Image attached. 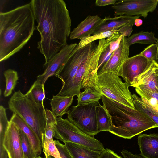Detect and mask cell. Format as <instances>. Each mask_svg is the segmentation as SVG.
I'll return each mask as SVG.
<instances>
[{
    "label": "cell",
    "instance_id": "cell-6",
    "mask_svg": "<svg viewBox=\"0 0 158 158\" xmlns=\"http://www.w3.org/2000/svg\"><path fill=\"white\" fill-rule=\"evenodd\" d=\"M129 86L128 84L123 82L118 75L109 72L98 75L94 88L108 98L135 108Z\"/></svg>",
    "mask_w": 158,
    "mask_h": 158
},
{
    "label": "cell",
    "instance_id": "cell-24",
    "mask_svg": "<svg viewBox=\"0 0 158 158\" xmlns=\"http://www.w3.org/2000/svg\"><path fill=\"white\" fill-rule=\"evenodd\" d=\"M102 94L94 87L88 88L81 92L77 96L78 105H83L91 103H99L102 98Z\"/></svg>",
    "mask_w": 158,
    "mask_h": 158
},
{
    "label": "cell",
    "instance_id": "cell-25",
    "mask_svg": "<svg viewBox=\"0 0 158 158\" xmlns=\"http://www.w3.org/2000/svg\"><path fill=\"white\" fill-rule=\"evenodd\" d=\"M96 111L98 133L102 131L109 132L111 126L110 121L104 107L99 103L96 107Z\"/></svg>",
    "mask_w": 158,
    "mask_h": 158
},
{
    "label": "cell",
    "instance_id": "cell-43",
    "mask_svg": "<svg viewBox=\"0 0 158 158\" xmlns=\"http://www.w3.org/2000/svg\"><path fill=\"white\" fill-rule=\"evenodd\" d=\"M45 158H54V157H52V156H48V155H46L45 154Z\"/></svg>",
    "mask_w": 158,
    "mask_h": 158
},
{
    "label": "cell",
    "instance_id": "cell-5",
    "mask_svg": "<svg viewBox=\"0 0 158 158\" xmlns=\"http://www.w3.org/2000/svg\"><path fill=\"white\" fill-rule=\"evenodd\" d=\"M105 39L99 40L96 48L85 59L78 68L67 96H77L81 90L95 87L98 77L99 58L102 52L109 45Z\"/></svg>",
    "mask_w": 158,
    "mask_h": 158
},
{
    "label": "cell",
    "instance_id": "cell-11",
    "mask_svg": "<svg viewBox=\"0 0 158 158\" xmlns=\"http://www.w3.org/2000/svg\"><path fill=\"white\" fill-rule=\"evenodd\" d=\"M76 43L67 44L54 56L44 66L45 69L41 74L38 75L37 80L44 84L50 77L56 76L65 64L70 55L77 45Z\"/></svg>",
    "mask_w": 158,
    "mask_h": 158
},
{
    "label": "cell",
    "instance_id": "cell-15",
    "mask_svg": "<svg viewBox=\"0 0 158 158\" xmlns=\"http://www.w3.org/2000/svg\"><path fill=\"white\" fill-rule=\"evenodd\" d=\"M158 65L153 61L149 68L134 79L130 86H141L158 92Z\"/></svg>",
    "mask_w": 158,
    "mask_h": 158
},
{
    "label": "cell",
    "instance_id": "cell-26",
    "mask_svg": "<svg viewBox=\"0 0 158 158\" xmlns=\"http://www.w3.org/2000/svg\"><path fill=\"white\" fill-rule=\"evenodd\" d=\"M156 40L154 33L148 32L141 31L135 33L127 38V43L129 47L135 43L151 44L156 43Z\"/></svg>",
    "mask_w": 158,
    "mask_h": 158
},
{
    "label": "cell",
    "instance_id": "cell-18",
    "mask_svg": "<svg viewBox=\"0 0 158 158\" xmlns=\"http://www.w3.org/2000/svg\"><path fill=\"white\" fill-rule=\"evenodd\" d=\"M140 15L120 16L111 17H105L96 29L94 34L109 31H117L121 27L129 23H134L135 20Z\"/></svg>",
    "mask_w": 158,
    "mask_h": 158
},
{
    "label": "cell",
    "instance_id": "cell-32",
    "mask_svg": "<svg viewBox=\"0 0 158 158\" xmlns=\"http://www.w3.org/2000/svg\"><path fill=\"white\" fill-rule=\"evenodd\" d=\"M157 53V47L156 44H150L140 54L148 59L155 61Z\"/></svg>",
    "mask_w": 158,
    "mask_h": 158
},
{
    "label": "cell",
    "instance_id": "cell-41",
    "mask_svg": "<svg viewBox=\"0 0 158 158\" xmlns=\"http://www.w3.org/2000/svg\"><path fill=\"white\" fill-rule=\"evenodd\" d=\"M143 23V21L142 19L138 18L135 19V20L134 25L137 27H139Z\"/></svg>",
    "mask_w": 158,
    "mask_h": 158
},
{
    "label": "cell",
    "instance_id": "cell-8",
    "mask_svg": "<svg viewBox=\"0 0 158 158\" xmlns=\"http://www.w3.org/2000/svg\"><path fill=\"white\" fill-rule=\"evenodd\" d=\"M97 45L94 41L78 49L77 46L73 50L63 68L56 76L62 82L61 88L57 95L67 96L78 68Z\"/></svg>",
    "mask_w": 158,
    "mask_h": 158
},
{
    "label": "cell",
    "instance_id": "cell-7",
    "mask_svg": "<svg viewBox=\"0 0 158 158\" xmlns=\"http://www.w3.org/2000/svg\"><path fill=\"white\" fill-rule=\"evenodd\" d=\"M54 138L65 143L71 142L85 146L91 150L101 152L105 149L103 144L94 136L82 132L67 118L57 117Z\"/></svg>",
    "mask_w": 158,
    "mask_h": 158
},
{
    "label": "cell",
    "instance_id": "cell-4",
    "mask_svg": "<svg viewBox=\"0 0 158 158\" xmlns=\"http://www.w3.org/2000/svg\"><path fill=\"white\" fill-rule=\"evenodd\" d=\"M9 108L33 130L43 146L46 126V110L43 103H37L28 91L24 94L15 92L8 101Z\"/></svg>",
    "mask_w": 158,
    "mask_h": 158
},
{
    "label": "cell",
    "instance_id": "cell-9",
    "mask_svg": "<svg viewBox=\"0 0 158 158\" xmlns=\"http://www.w3.org/2000/svg\"><path fill=\"white\" fill-rule=\"evenodd\" d=\"M99 104L73 106L67 112V118L84 133L94 136L98 133L96 108Z\"/></svg>",
    "mask_w": 158,
    "mask_h": 158
},
{
    "label": "cell",
    "instance_id": "cell-39",
    "mask_svg": "<svg viewBox=\"0 0 158 158\" xmlns=\"http://www.w3.org/2000/svg\"><path fill=\"white\" fill-rule=\"evenodd\" d=\"M118 1L117 0H96L95 2L98 6H103L110 5H114Z\"/></svg>",
    "mask_w": 158,
    "mask_h": 158
},
{
    "label": "cell",
    "instance_id": "cell-36",
    "mask_svg": "<svg viewBox=\"0 0 158 158\" xmlns=\"http://www.w3.org/2000/svg\"><path fill=\"white\" fill-rule=\"evenodd\" d=\"M134 23H129L125 25L117 30L120 34L123 37H130L133 31L132 27Z\"/></svg>",
    "mask_w": 158,
    "mask_h": 158
},
{
    "label": "cell",
    "instance_id": "cell-37",
    "mask_svg": "<svg viewBox=\"0 0 158 158\" xmlns=\"http://www.w3.org/2000/svg\"><path fill=\"white\" fill-rule=\"evenodd\" d=\"M98 158H122L113 151L106 148L102 151Z\"/></svg>",
    "mask_w": 158,
    "mask_h": 158
},
{
    "label": "cell",
    "instance_id": "cell-28",
    "mask_svg": "<svg viewBox=\"0 0 158 158\" xmlns=\"http://www.w3.org/2000/svg\"><path fill=\"white\" fill-rule=\"evenodd\" d=\"M116 31H113L102 32L94 34L92 36L90 35L83 37L80 40V41L78 44L77 48L78 49L96 40L108 38L115 33Z\"/></svg>",
    "mask_w": 158,
    "mask_h": 158
},
{
    "label": "cell",
    "instance_id": "cell-46",
    "mask_svg": "<svg viewBox=\"0 0 158 158\" xmlns=\"http://www.w3.org/2000/svg\"></svg>",
    "mask_w": 158,
    "mask_h": 158
},
{
    "label": "cell",
    "instance_id": "cell-30",
    "mask_svg": "<svg viewBox=\"0 0 158 158\" xmlns=\"http://www.w3.org/2000/svg\"><path fill=\"white\" fill-rule=\"evenodd\" d=\"M20 134L21 147L24 158H36L38 156L33 151L28 137L20 128Z\"/></svg>",
    "mask_w": 158,
    "mask_h": 158
},
{
    "label": "cell",
    "instance_id": "cell-44",
    "mask_svg": "<svg viewBox=\"0 0 158 158\" xmlns=\"http://www.w3.org/2000/svg\"><path fill=\"white\" fill-rule=\"evenodd\" d=\"M36 158H42L39 156H38Z\"/></svg>",
    "mask_w": 158,
    "mask_h": 158
},
{
    "label": "cell",
    "instance_id": "cell-14",
    "mask_svg": "<svg viewBox=\"0 0 158 158\" xmlns=\"http://www.w3.org/2000/svg\"><path fill=\"white\" fill-rule=\"evenodd\" d=\"M126 37L121 40L118 48L114 51L108 61L98 71V75L106 72H112L118 75L123 65L129 58V47Z\"/></svg>",
    "mask_w": 158,
    "mask_h": 158
},
{
    "label": "cell",
    "instance_id": "cell-13",
    "mask_svg": "<svg viewBox=\"0 0 158 158\" xmlns=\"http://www.w3.org/2000/svg\"><path fill=\"white\" fill-rule=\"evenodd\" d=\"M3 145L9 158H24L21 147L20 128L10 121L5 135Z\"/></svg>",
    "mask_w": 158,
    "mask_h": 158
},
{
    "label": "cell",
    "instance_id": "cell-2",
    "mask_svg": "<svg viewBox=\"0 0 158 158\" xmlns=\"http://www.w3.org/2000/svg\"><path fill=\"white\" fill-rule=\"evenodd\" d=\"M35 18L30 3L0 13V61L20 50L35 29Z\"/></svg>",
    "mask_w": 158,
    "mask_h": 158
},
{
    "label": "cell",
    "instance_id": "cell-21",
    "mask_svg": "<svg viewBox=\"0 0 158 158\" xmlns=\"http://www.w3.org/2000/svg\"><path fill=\"white\" fill-rule=\"evenodd\" d=\"M64 143L73 158H98L102 152L93 151L85 146L71 142Z\"/></svg>",
    "mask_w": 158,
    "mask_h": 158
},
{
    "label": "cell",
    "instance_id": "cell-34",
    "mask_svg": "<svg viewBox=\"0 0 158 158\" xmlns=\"http://www.w3.org/2000/svg\"><path fill=\"white\" fill-rule=\"evenodd\" d=\"M112 53L110 52L109 45L102 52L100 56L98 63V70L108 61Z\"/></svg>",
    "mask_w": 158,
    "mask_h": 158
},
{
    "label": "cell",
    "instance_id": "cell-38",
    "mask_svg": "<svg viewBox=\"0 0 158 158\" xmlns=\"http://www.w3.org/2000/svg\"><path fill=\"white\" fill-rule=\"evenodd\" d=\"M123 37L121 35L118 39L112 41L110 43L109 47L111 53H112L118 48L121 40Z\"/></svg>",
    "mask_w": 158,
    "mask_h": 158
},
{
    "label": "cell",
    "instance_id": "cell-45",
    "mask_svg": "<svg viewBox=\"0 0 158 158\" xmlns=\"http://www.w3.org/2000/svg\"><path fill=\"white\" fill-rule=\"evenodd\" d=\"M157 82H158V75L157 76Z\"/></svg>",
    "mask_w": 158,
    "mask_h": 158
},
{
    "label": "cell",
    "instance_id": "cell-29",
    "mask_svg": "<svg viewBox=\"0 0 158 158\" xmlns=\"http://www.w3.org/2000/svg\"><path fill=\"white\" fill-rule=\"evenodd\" d=\"M44 85L36 80L28 90L31 93L35 101L38 103H43L45 98Z\"/></svg>",
    "mask_w": 158,
    "mask_h": 158
},
{
    "label": "cell",
    "instance_id": "cell-3",
    "mask_svg": "<svg viewBox=\"0 0 158 158\" xmlns=\"http://www.w3.org/2000/svg\"><path fill=\"white\" fill-rule=\"evenodd\" d=\"M101 99L110 121V133L130 139L146 130L158 127L156 123L137 109L127 106L103 95Z\"/></svg>",
    "mask_w": 158,
    "mask_h": 158
},
{
    "label": "cell",
    "instance_id": "cell-42",
    "mask_svg": "<svg viewBox=\"0 0 158 158\" xmlns=\"http://www.w3.org/2000/svg\"><path fill=\"white\" fill-rule=\"evenodd\" d=\"M156 44L157 47V53L156 58L155 62L158 65V38L157 39V40Z\"/></svg>",
    "mask_w": 158,
    "mask_h": 158
},
{
    "label": "cell",
    "instance_id": "cell-16",
    "mask_svg": "<svg viewBox=\"0 0 158 158\" xmlns=\"http://www.w3.org/2000/svg\"><path fill=\"white\" fill-rule=\"evenodd\" d=\"M102 20L97 15L88 16L71 31L69 35L70 40H80L93 34Z\"/></svg>",
    "mask_w": 158,
    "mask_h": 158
},
{
    "label": "cell",
    "instance_id": "cell-31",
    "mask_svg": "<svg viewBox=\"0 0 158 158\" xmlns=\"http://www.w3.org/2000/svg\"><path fill=\"white\" fill-rule=\"evenodd\" d=\"M43 152L44 155L48 156H51L54 158H61L59 152L53 140H51L47 144L44 146Z\"/></svg>",
    "mask_w": 158,
    "mask_h": 158
},
{
    "label": "cell",
    "instance_id": "cell-22",
    "mask_svg": "<svg viewBox=\"0 0 158 158\" xmlns=\"http://www.w3.org/2000/svg\"><path fill=\"white\" fill-rule=\"evenodd\" d=\"M132 97L135 108L144 113L158 125V113L151 107L147 101L135 94L132 95Z\"/></svg>",
    "mask_w": 158,
    "mask_h": 158
},
{
    "label": "cell",
    "instance_id": "cell-23",
    "mask_svg": "<svg viewBox=\"0 0 158 158\" xmlns=\"http://www.w3.org/2000/svg\"><path fill=\"white\" fill-rule=\"evenodd\" d=\"M46 126L43 142V147L51 140H53L57 125V117L51 111L46 109Z\"/></svg>",
    "mask_w": 158,
    "mask_h": 158
},
{
    "label": "cell",
    "instance_id": "cell-17",
    "mask_svg": "<svg viewBox=\"0 0 158 158\" xmlns=\"http://www.w3.org/2000/svg\"><path fill=\"white\" fill-rule=\"evenodd\" d=\"M138 143L142 157L158 158V134H140Z\"/></svg>",
    "mask_w": 158,
    "mask_h": 158
},
{
    "label": "cell",
    "instance_id": "cell-27",
    "mask_svg": "<svg viewBox=\"0 0 158 158\" xmlns=\"http://www.w3.org/2000/svg\"><path fill=\"white\" fill-rule=\"evenodd\" d=\"M3 74L6 82V87L4 95L6 97L12 94L17 84L19 77L17 72L11 69L5 71Z\"/></svg>",
    "mask_w": 158,
    "mask_h": 158
},
{
    "label": "cell",
    "instance_id": "cell-20",
    "mask_svg": "<svg viewBox=\"0 0 158 158\" xmlns=\"http://www.w3.org/2000/svg\"><path fill=\"white\" fill-rule=\"evenodd\" d=\"M73 96L53 95L50 102L52 114L56 117H62L67 114L73 102Z\"/></svg>",
    "mask_w": 158,
    "mask_h": 158
},
{
    "label": "cell",
    "instance_id": "cell-35",
    "mask_svg": "<svg viewBox=\"0 0 158 158\" xmlns=\"http://www.w3.org/2000/svg\"><path fill=\"white\" fill-rule=\"evenodd\" d=\"M54 141L61 158H73L65 144H61L58 140H54Z\"/></svg>",
    "mask_w": 158,
    "mask_h": 158
},
{
    "label": "cell",
    "instance_id": "cell-10",
    "mask_svg": "<svg viewBox=\"0 0 158 158\" xmlns=\"http://www.w3.org/2000/svg\"><path fill=\"white\" fill-rule=\"evenodd\" d=\"M158 4V0H118L111 7L115 17L119 15L132 16L140 15L146 18L148 13L153 12Z\"/></svg>",
    "mask_w": 158,
    "mask_h": 158
},
{
    "label": "cell",
    "instance_id": "cell-1",
    "mask_svg": "<svg viewBox=\"0 0 158 158\" xmlns=\"http://www.w3.org/2000/svg\"><path fill=\"white\" fill-rule=\"evenodd\" d=\"M30 3L40 35L37 48L44 56L45 66L67 44L71 19L63 0H32Z\"/></svg>",
    "mask_w": 158,
    "mask_h": 158
},
{
    "label": "cell",
    "instance_id": "cell-12",
    "mask_svg": "<svg viewBox=\"0 0 158 158\" xmlns=\"http://www.w3.org/2000/svg\"><path fill=\"white\" fill-rule=\"evenodd\" d=\"M152 63L140 54L129 57L122 66L118 75L130 85L134 79L146 70Z\"/></svg>",
    "mask_w": 158,
    "mask_h": 158
},
{
    "label": "cell",
    "instance_id": "cell-40",
    "mask_svg": "<svg viewBox=\"0 0 158 158\" xmlns=\"http://www.w3.org/2000/svg\"><path fill=\"white\" fill-rule=\"evenodd\" d=\"M121 152L124 158H143L139 155L133 154L125 149L123 150Z\"/></svg>",
    "mask_w": 158,
    "mask_h": 158
},
{
    "label": "cell",
    "instance_id": "cell-19",
    "mask_svg": "<svg viewBox=\"0 0 158 158\" xmlns=\"http://www.w3.org/2000/svg\"><path fill=\"white\" fill-rule=\"evenodd\" d=\"M10 121L15 123L26 134L34 152L37 156L40 154L43 147L33 130L22 118L15 113H13Z\"/></svg>",
    "mask_w": 158,
    "mask_h": 158
},
{
    "label": "cell",
    "instance_id": "cell-33",
    "mask_svg": "<svg viewBox=\"0 0 158 158\" xmlns=\"http://www.w3.org/2000/svg\"><path fill=\"white\" fill-rule=\"evenodd\" d=\"M135 90L140 97L154 98L158 101V92L139 86L135 87Z\"/></svg>",
    "mask_w": 158,
    "mask_h": 158
}]
</instances>
